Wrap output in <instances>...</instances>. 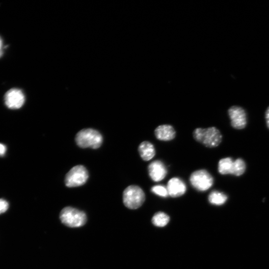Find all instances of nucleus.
Segmentation results:
<instances>
[{"mask_svg": "<svg viewBox=\"0 0 269 269\" xmlns=\"http://www.w3.org/2000/svg\"><path fill=\"white\" fill-rule=\"evenodd\" d=\"M193 137L196 141L209 148L218 147L223 140L220 131L214 127L197 128L193 132Z\"/></svg>", "mask_w": 269, "mask_h": 269, "instance_id": "1", "label": "nucleus"}, {"mask_svg": "<svg viewBox=\"0 0 269 269\" xmlns=\"http://www.w3.org/2000/svg\"><path fill=\"white\" fill-rule=\"evenodd\" d=\"M77 145L82 148H99L103 142L101 134L93 129H85L80 131L75 137Z\"/></svg>", "mask_w": 269, "mask_h": 269, "instance_id": "2", "label": "nucleus"}, {"mask_svg": "<svg viewBox=\"0 0 269 269\" xmlns=\"http://www.w3.org/2000/svg\"><path fill=\"white\" fill-rule=\"evenodd\" d=\"M60 218L64 225L71 228L83 226L87 222L86 213L72 207L64 208L61 212Z\"/></svg>", "mask_w": 269, "mask_h": 269, "instance_id": "3", "label": "nucleus"}, {"mask_svg": "<svg viewBox=\"0 0 269 269\" xmlns=\"http://www.w3.org/2000/svg\"><path fill=\"white\" fill-rule=\"evenodd\" d=\"M146 199L145 194L142 188L136 185L128 186L124 191L123 201L125 206L130 209L140 207Z\"/></svg>", "mask_w": 269, "mask_h": 269, "instance_id": "4", "label": "nucleus"}, {"mask_svg": "<svg viewBox=\"0 0 269 269\" xmlns=\"http://www.w3.org/2000/svg\"><path fill=\"white\" fill-rule=\"evenodd\" d=\"M190 181L196 190L205 192L213 185L214 179L207 171L202 169L194 172L190 176Z\"/></svg>", "mask_w": 269, "mask_h": 269, "instance_id": "5", "label": "nucleus"}, {"mask_svg": "<svg viewBox=\"0 0 269 269\" xmlns=\"http://www.w3.org/2000/svg\"><path fill=\"white\" fill-rule=\"evenodd\" d=\"M89 177V172L86 168L82 165H78L73 167L67 174L65 183L69 187L82 186L86 183Z\"/></svg>", "mask_w": 269, "mask_h": 269, "instance_id": "6", "label": "nucleus"}, {"mask_svg": "<svg viewBox=\"0 0 269 269\" xmlns=\"http://www.w3.org/2000/svg\"><path fill=\"white\" fill-rule=\"evenodd\" d=\"M228 112L231 120V125L233 128L241 130L246 127L247 123V115L244 109L239 106H233L230 108Z\"/></svg>", "mask_w": 269, "mask_h": 269, "instance_id": "7", "label": "nucleus"}, {"mask_svg": "<svg viewBox=\"0 0 269 269\" xmlns=\"http://www.w3.org/2000/svg\"><path fill=\"white\" fill-rule=\"evenodd\" d=\"M5 103L8 109L18 110L25 102V96L22 91L17 89H13L8 91L4 97Z\"/></svg>", "mask_w": 269, "mask_h": 269, "instance_id": "8", "label": "nucleus"}, {"mask_svg": "<svg viewBox=\"0 0 269 269\" xmlns=\"http://www.w3.org/2000/svg\"><path fill=\"white\" fill-rule=\"evenodd\" d=\"M148 172L151 179L155 182L163 180L166 177L168 170L162 161H153L148 166Z\"/></svg>", "mask_w": 269, "mask_h": 269, "instance_id": "9", "label": "nucleus"}, {"mask_svg": "<svg viewBox=\"0 0 269 269\" xmlns=\"http://www.w3.org/2000/svg\"><path fill=\"white\" fill-rule=\"evenodd\" d=\"M169 196L176 198L183 196L186 191V186L183 181L178 178L171 179L167 184Z\"/></svg>", "mask_w": 269, "mask_h": 269, "instance_id": "10", "label": "nucleus"}, {"mask_svg": "<svg viewBox=\"0 0 269 269\" xmlns=\"http://www.w3.org/2000/svg\"><path fill=\"white\" fill-rule=\"evenodd\" d=\"M156 138L160 141H170L174 140L176 136V132L174 128L170 125H160L155 130Z\"/></svg>", "mask_w": 269, "mask_h": 269, "instance_id": "11", "label": "nucleus"}, {"mask_svg": "<svg viewBox=\"0 0 269 269\" xmlns=\"http://www.w3.org/2000/svg\"><path fill=\"white\" fill-rule=\"evenodd\" d=\"M138 152L140 157L144 161L152 159L156 155L154 146L148 141L143 142L140 144Z\"/></svg>", "mask_w": 269, "mask_h": 269, "instance_id": "12", "label": "nucleus"}, {"mask_svg": "<svg viewBox=\"0 0 269 269\" xmlns=\"http://www.w3.org/2000/svg\"><path fill=\"white\" fill-rule=\"evenodd\" d=\"M234 160L231 157L221 159L219 163V172L223 175H232Z\"/></svg>", "mask_w": 269, "mask_h": 269, "instance_id": "13", "label": "nucleus"}, {"mask_svg": "<svg viewBox=\"0 0 269 269\" xmlns=\"http://www.w3.org/2000/svg\"><path fill=\"white\" fill-rule=\"evenodd\" d=\"M228 197L224 193L214 191L210 193L208 196L209 202L213 205H222L227 201Z\"/></svg>", "mask_w": 269, "mask_h": 269, "instance_id": "14", "label": "nucleus"}, {"mask_svg": "<svg viewBox=\"0 0 269 269\" xmlns=\"http://www.w3.org/2000/svg\"><path fill=\"white\" fill-rule=\"evenodd\" d=\"M170 218L164 212H159L154 215L152 219V223L156 226H165L169 222Z\"/></svg>", "mask_w": 269, "mask_h": 269, "instance_id": "15", "label": "nucleus"}, {"mask_svg": "<svg viewBox=\"0 0 269 269\" xmlns=\"http://www.w3.org/2000/svg\"><path fill=\"white\" fill-rule=\"evenodd\" d=\"M247 169L245 160L242 158H237L234 161L232 175L239 177L244 174Z\"/></svg>", "mask_w": 269, "mask_h": 269, "instance_id": "16", "label": "nucleus"}, {"mask_svg": "<svg viewBox=\"0 0 269 269\" xmlns=\"http://www.w3.org/2000/svg\"><path fill=\"white\" fill-rule=\"evenodd\" d=\"M151 192L161 197L167 198L169 196L167 188L163 185H157L153 186L151 188Z\"/></svg>", "mask_w": 269, "mask_h": 269, "instance_id": "17", "label": "nucleus"}, {"mask_svg": "<svg viewBox=\"0 0 269 269\" xmlns=\"http://www.w3.org/2000/svg\"><path fill=\"white\" fill-rule=\"evenodd\" d=\"M8 208V202L5 200L0 199V214L5 212Z\"/></svg>", "mask_w": 269, "mask_h": 269, "instance_id": "18", "label": "nucleus"}, {"mask_svg": "<svg viewBox=\"0 0 269 269\" xmlns=\"http://www.w3.org/2000/svg\"><path fill=\"white\" fill-rule=\"evenodd\" d=\"M7 151L5 145L0 143V156H4Z\"/></svg>", "mask_w": 269, "mask_h": 269, "instance_id": "19", "label": "nucleus"}, {"mask_svg": "<svg viewBox=\"0 0 269 269\" xmlns=\"http://www.w3.org/2000/svg\"><path fill=\"white\" fill-rule=\"evenodd\" d=\"M4 47H3V42L2 38L0 37V58H1L4 53Z\"/></svg>", "mask_w": 269, "mask_h": 269, "instance_id": "20", "label": "nucleus"}, {"mask_svg": "<svg viewBox=\"0 0 269 269\" xmlns=\"http://www.w3.org/2000/svg\"><path fill=\"white\" fill-rule=\"evenodd\" d=\"M265 119L266 121L267 126L269 129V107L268 108L265 113Z\"/></svg>", "mask_w": 269, "mask_h": 269, "instance_id": "21", "label": "nucleus"}]
</instances>
